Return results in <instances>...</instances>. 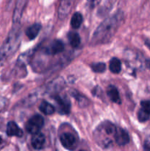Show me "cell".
Wrapping results in <instances>:
<instances>
[{"mask_svg": "<svg viewBox=\"0 0 150 151\" xmlns=\"http://www.w3.org/2000/svg\"><path fill=\"white\" fill-rule=\"evenodd\" d=\"M68 38H69V41L72 47L76 48V47H79V45L80 44L81 38L77 32H70L68 35Z\"/></svg>", "mask_w": 150, "mask_h": 151, "instance_id": "cell-16", "label": "cell"}, {"mask_svg": "<svg viewBox=\"0 0 150 151\" xmlns=\"http://www.w3.org/2000/svg\"><path fill=\"white\" fill-rule=\"evenodd\" d=\"M41 29V25L40 24H34L29 26L27 29H26V36L29 38V39L32 40L37 37V35L39 33L40 30Z\"/></svg>", "mask_w": 150, "mask_h": 151, "instance_id": "cell-13", "label": "cell"}, {"mask_svg": "<svg viewBox=\"0 0 150 151\" xmlns=\"http://www.w3.org/2000/svg\"><path fill=\"white\" fill-rule=\"evenodd\" d=\"M27 0H17L16 1V9L13 14V21L14 22H19L21 18L22 13L24 7L26 6Z\"/></svg>", "mask_w": 150, "mask_h": 151, "instance_id": "cell-12", "label": "cell"}, {"mask_svg": "<svg viewBox=\"0 0 150 151\" xmlns=\"http://www.w3.org/2000/svg\"><path fill=\"white\" fill-rule=\"evenodd\" d=\"M82 16L81 13H75L73 15L71 19V25L74 29H78L82 24Z\"/></svg>", "mask_w": 150, "mask_h": 151, "instance_id": "cell-18", "label": "cell"}, {"mask_svg": "<svg viewBox=\"0 0 150 151\" xmlns=\"http://www.w3.org/2000/svg\"><path fill=\"white\" fill-rule=\"evenodd\" d=\"M106 66L104 63H94V64L91 66V69L94 71V72H96V73H101V72H104L105 71Z\"/></svg>", "mask_w": 150, "mask_h": 151, "instance_id": "cell-19", "label": "cell"}, {"mask_svg": "<svg viewBox=\"0 0 150 151\" xmlns=\"http://www.w3.org/2000/svg\"><path fill=\"white\" fill-rule=\"evenodd\" d=\"M141 109L150 115V100H144L141 103Z\"/></svg>", "mask_w": 150, "mask_h": 151, "instance_id": "cell-21", "label": "cell"}, {"mask_svg": "<svg viewBox=\"0 0 150 151\" xmlns=\"http://www.w3.org/2000/svg\"><path fill=\"white\" fill-rule=\"evenodd\" d=\"M146 46H147V47H148V48L150 50V43L146 42Z\"/></svg>", "mask_w": 150, "mask_h": 151, "instance_id": "cell-25", "label": "cell"}, {"mask_svg": "<svg viewBox=\"0 0 150 151\" xmlns=\"http://www.w3.org/2000/svg\"><path fill=\"white\" fill-rule=\"evenodd\" d=\"M54 100L58 106V111L60 113L63 114H68L70 111V102L66 97H60V96H54Z\"/></svg>", "mask_w": 150, "mask_h": 151, "instance_id": "cell-8", "label": "cell"}, {"mask_svg": "<svg viewBox=\"0 0 150 151\" xmlns=\"http://www.w3.org/2000/svg\"><path fill=\"white\" fill-rule=\"evenodd\" d=\"M64 50V44L60 40H54L46 48V53L49 55H54L59 54V53L62 52Z\"/></svg>", "mask_w": 150, "mask_h": 151, "instance_id": "cell-9", "label": "cell"}, {"mask_svg": "<svg viewBox=\"0 0 150 151\" xmlns=\"http://www.w3.org/2000/svg\"><path fill=\"white\" fill-rule=\"evenodd\" d=\"M144 150L150 151V136H149L146 139L145 142H144Z\"/></svg>", "mask_w": 150, "mask_h": 151, "instance_id": "cell-22", "label": "cell"}, {"mask_svg": "<svg viewBox=\"0 0 150 151\" xmlns=\"http://www.w3.org/2000/svg\"><path fill=\"white\" fill-rule=\"evenodd\" d=\"M107 94L108 95L109 98L115 103L120 104L121 103V98L119 95V91L114 86H108L107 89Z\"/></svg>", "mask_w": 150, "mask_h": 151, "instance_id": "cell-14", "label": "cell"}, {"mask_svg": "<svg viewBox=\"0 0 150 151\" xmlns=\"http://www.w3.org/2000/svg\"><path fill=\"white\" fill-rule=\"evenodd\" d=\"M146 66L147 68L150 69V59H148V60H146Z\"/></svg>", "mask_w": 150, "mask_h": 151, "instance_id": "cell-24", "label": "cell"}, {"mask_svg": "<svg viewBox=\"0 0 150 151\" xmlns=\"http://www.w3.org/2000/svg\"><path fill=\"white\" fill-rule=\"evenodd\" d=\"M123 19L124 14L121 11H119L113 16L104 19L94 32L92 44L97 45L109 42L116 33Z\"/></svg>", "mask_w": 150, "mask_h": 151, "instance_id": "cell-1", "label": "cell"}, {"mask_svg": "<svg viewBox=\"0 0 150 151\" xmlns=\"http://www.w3.org/2000/svg\"><path fill=\"white\" fill-rule=\"evenodd\" d=\"M88 1L91 7H95L99 4V3L101 2V0H88Z\"/></svg>", "mask_w": 150, "mask_h": 151, "instance_id": "cell-23", "label": "cell"}, {"mask_svg": "<svg viewBox=\"0 0 150 151\" xmlns=\"http://www.w3.org/2000/svg\"><path fill=\"white\" fill-rule=\"evenodd\" d=\"M74 0H60L58 7V16L60 19H65L71 11Z\"/></svg>", "mask_w": 150, "mask_h": 151, "instance_id": "cell-6", "label": "cell"}, {"mask_svg": "<svg viewBox=\"0 0 150 151\" xmlns=\"http://www.w3.org/2000/svg\"><path fill=\"white\" fill-rule=\"evenodd\" d=\"M44 119L41 115L36 114L32 116L26 124V130L29 134H36L39 132L44 126Z\"/></svg>", "mask_w": 150, "mask_h": 151, "instance_id": "cell-4", "label": "cell"}, {"mask_svg": "<svg viewBox=\"0 0 150 151\" xmlns=\"http://www.w3.org/2000/svg\"><path fill=\"white\" fill-rule=\"evenodd\" d=\"M31 143L35 150H41L44 147V144H45V137L42 133L39 132L34 134L32 137Z\"/></svg>", "mask_w": 150, "mask_h": 151, "instance_id": "cell-10", "label": "cell"}, {"mask_svg": "<svg viewBox=\"0 0 150 151\" xmlns=\"http://www.w3.org/2000/svg\"><path fill=\"white\" fill-rule=\"evenodd\" d=\"M62 145L67 150H74L77 146V140L74 135L71 133H63L60 137Z\"/></svg>", "mask_w": 150, "mask_h": 151, "instance_id": "cell-5", "label": "cell"}, {"mask_svg": "<svg viewBox=\"0 0 150 151\" xmlns=\"http://www.w3.org/2000/svg\"><path fill=\"white\" fill-rule=\"evenodd\" d=\"M39 109L45 115H51L55 111L54 106L46 101H43L40 105Z\"/></svg>", "mask_w": 150, "mask_h": 151, "instance_id": "cell-15", "label": "cell"}, {"mask_svg": "<svg viewBox=\"0 0 150 151\" xmlns=\"http://www.w3.org/2000/svg\"><path fill=\"white\" fill-rule=\"evenodd\" d=\"M19 42H20V31L18 28H15L13 29L4 45L0 49V60L14 52L15 50L19 47Z\"/></svg>", "mask_w": 150, "mask_h": 151, "instance_id": "cell-3", "label": "cell"}, {"mask_svg": "<svg viewBox=\"0 0 150 151\" xmlns=\"http://www.w3.org/2000/svg\"><path fill=\"white\" fill-rule=\"evenodd\" d=\"M1 137H0V143H1Z\"/></svg>", "mask_w": 150, "mask_h": 151, "instance_id": "cell-26", "label": "cell"}, {"mask_svg": "<svg viewBox=\"0 0 150 151\" xmlns=\"http://www.w3.org/2000/svg\"><path fill=\"white\" fill-rule=\"evenodd\" d=\"M109 67H110V70L113 73L118 74L121 70V63L119 59L116 58H113L110 60Z\"/></svg>", "mask_w": 150, "mask_h": 151, "instance_id": "cell-17", "label": "cell"}, {"mask_svg": "<svg viewBox=\"0 0 150 151\" xmlns=\"http://www.w3.org/2000/svg\"><path fill=\"white\" fill-rule=\"evenodd\" d=\"M117 127L110 122H103L94 133V138L99 146L103 148L110 147L115 142L114 136Z\"/></svg>", "mask_w": 150, "mask_h": 151, "instance_id": "cell-2", "label": "cell"}, {"mask_svg": "<svg viewBox=\"0 0 150 151\" xmlns=\"http://www.w3.org/2000/svg\"><path fill=\"white\" fill-rule=\"evenodd\" d=\"M114 139L116 145L119 146H124L129 142V137L128 133L125 130L117 128L114 136Z\"/></svg>", "mask_w": 150, "mask_h": 151, "instance_id": "cell-7", "label": "cell"}, {"mask_svg": "<svg viewBox=\"0 0 150 151\" xmlns=\"http://www.w3.org/2000/svg\"><path fill=\"white\" fill-rule=\"evenodd\" d=\"M149 116L150 115L149 114H147L146 112L144 111L143 109H140L138 112V120L141 122H146V121L148 120L149 119Z\"/></svg>", "mask_w": 150, "mask_h": 151, "instance_id": "cell-20", "label": "cell"}, {"mask_svg": "<svg viewBox=\"0 0 150 151\" xmlns=\"http://www.w3.org/2000/svg\"><path fill=\"white\" fill-rule=\"evenodd\" d=\"M7 134L9 137H21L23 135V131L14 122H9L7 125Z\"/></svg>", "mask_w": 150, "mask_h": 151, "instance_id": "cell-11", "label": "cell"}]
</instances>
